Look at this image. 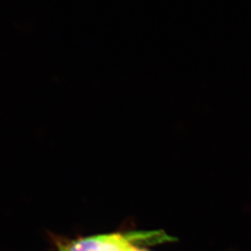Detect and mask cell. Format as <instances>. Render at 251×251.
I'll list each match as a JSON object with an SVG mask.
<instances>
[{
  "mask_svg": "<svg viewBox=\"0 0 251 251\" xmlns=\"http://www.w3.org/2000/svg\"><path fill=\"white\" fill-rule=\"evenodd\" d=\"M165 236L159 232H131L126 233L98 234L75 240L64 241L55 237L58 251H132L135 243L151 241Z\"/></svg>",
  "mask_w": 251,
  "mask_h": 251,
  "instance_id": "1",
  "label": "cell"
},
{
  "mask_svg": "<svg viewBox=\"0 0 251 251\" xmlns=\"http://www.w3.org/2000/svg\"><path fill=\"white\" fill-rule=\"evenodd\" d=\"M132 251H144V250H141V249H138V248H134L133 250H132Z\"/></svg>",
  "mask_w": 251,
  "mask_h": 251,
  "instance_id": "2",
  "label": "cell"
}]
</instances>
